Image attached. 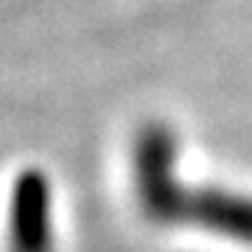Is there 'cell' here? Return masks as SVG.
Wrapping results in <instances>:
<instances>
[{
  "label": "cell",
  "instance_id": "7a4b0ae2",
  "mask_svg": "<svg viewBox=\"0 0 252 252\" xmlns=\"http://www.w3.org/2000/svg\"><path fill=\"white\" fill-rule=\"evenodd\" d=\"M11 252H51L48 188L36 171H26L14 182L9 216Z\"/></svg>",
  "mask_w": 252,
  "mask_h": 252
},
{
  "label": "cell",
  "instance_id": "6da1fadb",
  "mask_svg": "<svg viewBox=\"0 0 252 252\" xmlns=\"http://www.w3.org/2000/svg\"><path fill=\"white\" fill-rule=\"evenodd\" d=\"M171 137L149 126L137 143V188L146 213L157 221H190L252 244V202L213 190H182L171 177Z\"/></svg>",
  "mask_w": 252,
  "mask_h": 252
}]
</instances>
